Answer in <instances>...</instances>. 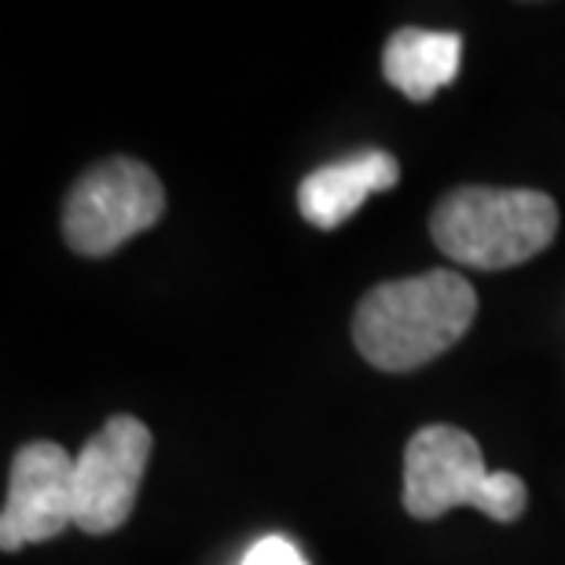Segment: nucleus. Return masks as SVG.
Listing matches in <instances>:
<instances>
[{
    "label": "nucleus",
    "mask_w": 565,
    "mask_h": 565,
    "mask_svg": "<svg viewBox=\"0 0 565 565\" xmlns=\"http://www.w3.org/2000/svg\"><path fill=\"white\" fill-rule=\"evenodd\" d=\"M529 492L518 473L484 467L481 445L467 429L423 426L404 451V511L437 522L451 507H473L492 522L511 525L525 514Z\"/></svg>",
    "instance_id": "nucleus-3"
},
{
    "label": "nucleus",
    "mask_w": 565,
    "mask_h": 565,
    "mask_svg": "<svg viewBox=\"0 0 565 565\" xmlns=\"http://www.w3.org/2000/svg\"><path fill=\"white\" fill-rule=\"evenodd\" d=\"M478 316V294L459 273L390 279L367 290L353 316L356 353L379 371H415L448 353Z\"/></svg>",
    "instance_id": "nucleus-1"
},
{
    "label": "nucleus",
    "mask_w": 565,
    "mask_h": 565,
    "mask_svg": "<svg viewBox=\"0 0 565 565\" xmlns=\"http://www.w3.org/2000/svg\"><path fill=\"white\" fill-rule=\"evenodd\" d=\"M166 213L162 180L137 158H107L74 180L63 206V239L82 257H110Z\"/></svg>",
    "instance_id": "nucleus-4"
},
{
    "label": "nucleus",
    "mask_w": 565,
    "mask_h": 565,
    "mask_svg": "<svg viewBox=\"0 0 565 565\" xmlns=\"http://www.w3.org/2000/svg\"><path fill=\"white\" fill-rule=\"evenodd\" d=\"M74 522V456L55 440H30L11 459L0 547L44 544Z\"/></svg>",
    "instance_id": "nucleus-6"
},
{
    "label": "nucleus",
    "mask_w": 565,
    "mask_h": 565,
    "mask_svg": "<svg viewBox=\"0 0 565 565\" xmlns=\"http://www.w3.org/2000/svg\"><path fill=\"white\" fill-rule=\"evenodd\" d=\"M462 63V38L459 33L440 30H419L404 26L390 38L386 52H382V74L386 82L412 99V104H426L440 88L456 82Z\"/></svg>",
    "instance_id": "nucleus-8"
},
{
    "label": "nucleus",
    "mask_w": 565,
    "mask_h": 565,
    "mask_svg": "<svg viewBox=\"0 0 565 565\" xmlns=\"http://www.w3.org/2000/svg\"><path fill=\"white\" fill-rule=\"evenodd\" d=\"M151 459V429L132 415H115L74 456V525L104 536L129 522Z\"/></svg>",
    "instance_id": "nucleus-5"
},
{
    "label": "nucleus",
    "mask_w": 565,
    "mask_h": 565,
    "mask_svg": "<svg viewBox=\"0 0 565 565\" xmlns=\"http://www.w3.org/2000/svg\"><path fill=\"white\" fill-rule=\"evenodd\" d=\"M437 250L467 268H514L558 235L555 199L533 188H456L429 213Z\"/></svg>",
    "instance_id": "nucleus-2"
},
{
    "label": "nucleus",
    "mask_w": 565,
    "mask_h": 565,
    "mask_svg": "<svg viewBox=\"0 0 565 565\" xmlns=\"http://www.w3.org/2000/svg\"><path fill=\"white\" fill-rule=\"evenodd\" d=\"M239 565H309L287 536H265L246 551Z\"/></svg>",
    "instance_id": "nucleus-9"
},
{
    "label": "nucleus",
    "mask_w": 565,
    "mask_h": 565,
    "mask_svg": "<svg viewBox=\"0 0 565 565\" xmlns=\"http://www.w3.org/2000/svg\"><path fill=\"white\" fill-rule=\"evenodd\" d=\"M397 180H401V166L393 154L386 151L349 154L342 162L316 169V173L301 180V188H298L301 217L316 224V228L331 232L353 217V213L364 206L367 195L390 191Z\"/></svg>",
    "instance_id": "nucleus-7"
}]
</instances>
